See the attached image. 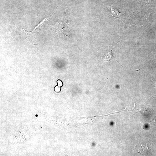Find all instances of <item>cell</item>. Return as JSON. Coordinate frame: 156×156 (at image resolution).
Returning <instances> with one entry per match:
<instances>
[{"instance_id":"obj_3","label":"cell","mask_w":156,"mask_h":156,"mask_svg":"<svg viewBox=\"0 0 156 156\" xmlns=\"http://www.w3.org/2000/svg\"><path fill=\"white\" fill-rule=\"evenodd\" d=\"M55 91L56 92H59L60 91V87L58 86H56L55 87Z\"/></svg>"},{"instance_id":"obj_6","label":"cell","mask_w":156,"mask_h":156,"mask_svg":"<svg viewBox=\"0 0 156 156\" xmlns=\"http://www.w3.org/2000/svg\"><path fill=\"white\" fill-rule=\"evenodd\" d=\"M155 81H156V80H155Z\"/></svg>"},{"instance_id":"obj_2","label":"cell","mask_w":156,"mask_h":156,"mask_svg":"<svg viewBox=\"0 0 156 156\" xmlns=\"http://www.w3.org/2000/svg\"><path fill=\"white\" fill-rule=\"evenodd\" d=\"M110 7L111 10V12L113 16L117 18L119 17L120 13L119 12L118 10L114 7L110 6Z\"/></svg>"},{"instance_id":"obj_1","label":"cell","mask_w":156,"mask_h":156,"mask_svg":"<svg viewBox=\"0 0 156 156\" xmlns=\"http://www.w3.org/2000/svg\"><path fill=\"white\" fill-rule=\"evenodd\" d=\"M113 57L112 51L108 52L106 54L103 58V61H109Z\"/></svg>"},{"instance_id":"obj_4","label":"cell","mask_w":156,"mask_h":156,"mask_svg":"<svg viewBox=\"0 0 156 156\" xmlns=\"http://www.w3.org/2000/svg\"><path fill=\"white\" fill-rule=\"evenodd\" d=\"M58 86V87H61L63 85V83L60 80H58L57 81Z\"/></svg>"},{"instance_id":"obj_5","label":"cell","mask_w":156,"mask_h":156,"mask_svg":"<svg viewBox=\"0 0 156 156\" xmlns=\"http://www.w3.org/2000/svg\"><path fill=\"white\" fill-rule=\"evenodd\" d=\"M156 58V56H155V58H154V59H153V60H154Z\"/></svg>"}]
</instances>
